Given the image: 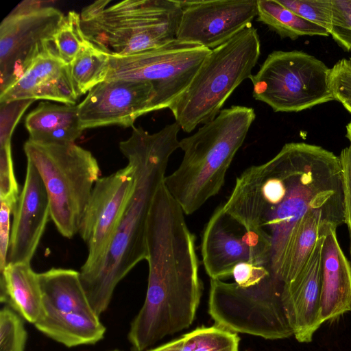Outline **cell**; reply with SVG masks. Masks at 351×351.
Returning a JSON list of instances; mask_svg holds the SVG:
<instances>
[{
	"label": "cell",
	"instance_id": "ffe728a7",
	"mask_svg": "<svg viewBox=\"0 0 351 351\" xmlns=\"http://www.w3.org/2000/svg\"><path fill=\"white\" fill-rule=\"evenodd\" d=\"M29 139L42 144L75 143L83 132L76 105L40 102L25 117Z\"/></svg>",
	"mask_w": 351,
	"mask_h": 351
},
{
	"label": "cell",
	"instance_id": "e575fe53",
	"mask_svg": "<svg viewBox=\"0 0 351 351\" xmlns=\"http://www.w3.org/2000/svg\"><path fill=\"white\" fill-rule=\"evenodd\" d=\"M0 272L7 265L10 241V214L16 203L8 199H0Z\"/></svg>",
	"mask_w": 351,
	"mask_h": 351
},
{
	"label": "cell",
	"instance_id": "277c9868",
	"mask_svg": "<svg viewBox=\"0 0 351 351\" xmlns=\"http://www.w3.org/2000/svg\"><path fill=\"white\" fill-rule=\"evenodd\" d=\"M255 118L254 108L232 106L180 141L182 160L164 182L185 215L196 212L219 192Z\"/></svg>",
	"mask_w": 351,
	"mask_h": 351
},
{
	"label": "cell",
	"instance_id": "9a60e30c",
	"mask_svg": "<svg viewBox=\"0 0 351 351\" xmlns=\"http://www.w3.org/2000/svg\"><path fill=\"white\" fill-rule=\"evenodd\" d=\"M77 107L83 130L111 125L133 128L139 117L159 110L156 94L150 83L128 80L98 84Z\"/></svg>",
	"mask_w": 351,
	"mask_h": 351
},
{
	"label": "cell",
	"instance_id": "7402d4cb",
	"mask_svg": "<svg viewBox=\"0 0 351 351\" xmlns=\"http://www.w3.org/2000/svg\"><path fill=\"white\" fill-rule=\"evenodd\" d=\"M34 325L46 336L68 348L95 344L104 338L106 332L105 326L93 312L44 311Z\"/></svg>",
	"mask_w": 351,
	"mask_h": 351
},
{
	"label": "cell",
	"instance_id": "52a82bcc",
	"mask_svg": "<svg viewBox=\"0 0 351 351\" xmlns=\"http://www.w3.org/2000/svg\"><path fill=\"white\" fill-rule=\"evenodd\" d=\"M27 160L38 170L45 186L51 219L58 232L70 239L80 227L100 168L92 153L75 143L42 144L28 139Z\"/></svg>",
	"mask_w": 351,
	"mask_h": 351
},
{
	"label": "cell",
	"instance_id": "ba28073f",
	"mask_svg": "<svg viewBox=\"0 0 351 351\" xmlns=\"http://www.w3.org/2000/svg\"><path fill=\"white\" fill-rule=\"evenodd\" d=\"M330 69L304 51H274L251 75L254 99L274 112H300L335 100Z\"/></svg>",
	"mask_w": 351,
	"mask_h": 351
},
{
	"label": "cell",
	"instance_id": "836d02e7",
	"mask_svg": "<svg viewBox=\"0 0 351 351\" xmlns=\"http://www.w3.org/2000/svg\"><path fill=\"white\" fill-rule=\"evenodd\" d=\"M342 171L344 223L351 236V143L339 156Z\"/></svg>",
	"mask_w": 351,
	"mask_h": 351
},
{
	"label": "cell",
	"instance_id": "7a4b0ae2",
	"mask_svg": "<svg viewBox=\"0 0 351 351\" xmlns=\"http://www.w3.org/2000/svg\"><path fill=\"white\" fill-rule=\"evenodd\" d=\"M164 182L154 197L147 224L149 267L144 304L128 332L133 351L188 328L199 306L202 283L195 237Z\"/></svg>",
	"mask_w": 351,
	"mask_h": 351
},
{
	"label": "cell",
	"instance_id": "d6986e66",
	"mask_svg": "<svg viewBox=\"0 0 351 351\" xmlns=\"http://www.w3.org/2000/svg\"><path fill=\"white\" fill-rule=\"evenodd\" d=\"M320 307L324 322L351 311V266L339 245L335 229L324 235Z\"/></svg>",
	"mask_w": 351,
	"mask_h": 351
},
{
	"label": "cell",
	"instance_id": "7c38bea8",
	"mask_svg": "<svg viewBox=\"0 0 351 351\" xmlns=\"http://www.w3.org/2000/svg\"><path fill=\"white\" fill-rule=\"evenodd\" d=\"M136 184L135 169L127 166L95 182L79 232L88 247L80 272L97 265L104 257L119 227Z\"/></svg>",
	"mask_w": 351,
	"mask_h": 351
},
{
	"label": "cell",
	"instance_id": "8fae6325",
	"mask_svg": "<svg viewBox=\"0 0 351 351\" xmlns=\"http://www.w3.org/2000/svg\"><path fill=\"white\" fill-rule=\"evenodd\" d=\"M63 16L44 1L25 0L5 17L0 25V94L40 56L56 53L53 38Z\"/></svg>",
	"mask_w": 351,
	"mask_h": 351
},
{
	"label": "cell",
	"instance_id": "ab89813d",
	"mask_svg": "<svg viewBox=\"0 0 351 351\" xmlns=\"http://www.w3.org/2000/svg\"><path fill=\"white\" fill-rule=\"evenodd\" d=\"M112 351H119V350H112Z\"/></svg>",
	"mask_w": 351,
	"mask_h": 351
},
{
	"label": "cell",
	"instance_id": "4fadbf2b",
	"mask_svg": "<svg viewBox=\"0 0 351 351\" xmlns=\"http://www.w3.org/2000/svg\"><path fill=\"white\" fill-rule=\"evenodd\" d=\"M201 253L210 279L232 276L234 267L242 262L263 266L269 271L268 247L258 235L224 211L222 205L213 212L204 228Z\"/></svg>",
	"mask_w": 351,
	"mask_h": 351
},
{
	"label": "cell",
	"instance_id": "f35d334b",
	"mask_svg": "<svg viewBox=\"0 0 351 351\" xmlns=\"http://www.w3.org/2000/svg\"><path fill=\"white\" fill-rule=\"evenodd\" d=\"M348 60H349L350 64V65H351V58H350L348 59Z\"/></svg>",
	"mask_w": 351,
	"mask_h": 351
},
{
	"label": "cell",
	"instance_id": "60d3db41",
	"mask_svg": "<svg viewBox=\"0 0 351 351\" xmlns=\"http://www.w3.org/2000/svg\"><path fill=\"white\" fill-rule=\"evenodd\" d=\"M350 254H351V247H350Z\"/></svg>",
	"mask_w": 351,
	"mask_h": 351
},
{
	"label": "cell",
	"instance_id": "74e56055",
	"mask_svg": "<svg viewBox=\"0 0 351 351\" xmlns=\"http://www.w3.org/2000/svg\"><path fill=\"white\" fill-rule=\"evenodd\" d=\"M346 136L351 143V121L346 125Z\"/></svg>",
	"mask_w": 351,
	"mask_h": 351
},
{
	"label": "cell",
	"instance_id": "1f68e13d",
	"mask_svg": "<svg viewBox=\"0 0 351 351\" xmlns=\"http://www.w3.org/2000/svg\"><path fill=\"white\" fill-rule=\"evenodd\" d=\"M19 192L10 142L0 146V199H8L16 204Z\"/></svg>",
	"mask_w": 351,
	"mask_h": 351
},
{
	"label": "cell",
	"instance_id": "5bb4252c",
	"mask_svg": "<svg viewBox=\"0 0 351 351\" xmlns=\"http://www.w3.org/2000/svg\"><path fill=\"white\" fill-rule=\"evenodd\" d=\"M176 39L210 50L245 29L257 16V0L179 1Z\"/></svg>",
	"mask_w": 351,
	"mask_h": 351
},
{
	"label": "cell",
	"instance_id": "d590c367",
	"mask_svg": "<svg viewBox=\"0 0 351 351\" xmlns=\"http://www.w3.org/2000/svg\"><path fill=\"white\" fill-rule=\"evenodd\" d=\"M269 275V271L263 266L242 262L234 267L232 276L237 285L246 288L258 284Z\"/></svg>",
	"mask_w": 351,
	"mask_h": 351
},
{
	"label": "cell",
	"instance_id": "30bf717a",
	"mask_svg": "<svg viewBox=\"0 0 351 351\" xmlns=\"http://www.w3.org/2000/svg\"><path fill=\"white\" fill-rule=\"evenodd\" d=\"M210 51L174 39L128 56L109 55L110 68L106 80L150 83L156 94L158 110L169 108L188 87Z\"/></svg>",
	"mask_w": 351,
	"mask_h": 351
},
{
	"label": "cell",
	"instance_id": "9c48e42d",
	"mask_svg": "<svg viewBox=\"0 0 351 351\" xmlns=\"http://www.w3.org/2000/svg\"><path fill=\"white\" fill-rule=\"evenodd\" d=\"M283 283L271 275L241 287L210 279L208 312L215 325L235 333L277 340L293 336L282 301Z\"/></svg>",
	"mask_w": 351,
	"mask_h": 351
},
{
	"label": "cell",
	"instance_id": "83f0119b",
	"mask_svg": "<svg viewBox=\"0 0 351 351\" xmlns=\"http://www.w3.org/2000/svg\"><path fill=\"white\" fill-rule=\"evenodd\" d=\"M27 339L21 316L4 306L0 311V351H24Z\"/></svg>",
	"mask_w": 351,
	"mask_h": 351
},
{
	"label": "cell",
	"instance_id": "3957f363",
	"mask_svg": "<svg viewBox=\"0 0 351 351\" xmlns=\"http://www.w3.org/2000/svg\"><path fill=\"white\" fill-rule=\"evenodd\" d=\"M180 128L176 121L154 134L133 127L130 136L119 143L121 152L134 167L135 188L104 257L90 269L80 271L90 306L98 316L108 308L118 283L147 259L149 210L166 177L169 158L180 148Z\"/></svg>",
	"mask_w": 351,
	"mask_h": 351
},
{
	"label": "cell",
	"instance_id": "2e32d148",
	"mask_svg": "<svg viewBox=\"0 0 351 351\" xmlns=\"http://www.w3.org/2000/svg\"><path fill=\"white\" fill-rule=\"evenodd\" d=\"M12 213L7 264L30 263L51 214L44 182L27 160L23 188Z\"/></svg>",
	"mask_w": 351,
	"mask_h": 351
},
{
	"label": "cell",
	"instance_id": "8992f818",
	"mask_svg": "<svg viewBox=\"0 0 351 351\" xmlns=\"http://www.w3.org/2000/svg\"><path fill=\"white\" fill-rule=\"evenodd\" d=\"M260 55L259 35L252 24L212 49L169 108L181 129L189 133L213 120L233 91L250 77Z\"/></svg>",
	"mask_w": 351,
	"mask_h": 351
},
{
	"label": "cell",
	"instance_id": "4316f807",
	"mask_svg": "<svg viewBox=\"0 0 351 351\" xmlns=\"http://www.w3.org/2000/svg\"><path fill=\"white\" fill-rule=\"evenodd\" d=\"M86 40L81 28L80 14L69 11L64 15L53 35L58 56L69 65Z\"/></svg>",
	"mask_w": 351,
	"mask_h": 351
},
{
	"label": "cell",
	"instance_id": "ac0fdd59",
	"mask_svg": "<svg viewBox=\"0 0 351 351\" xmlns=\"http://www.w3.org/2000/svg\"><path fill=\"white\" fill-rule=\"evenodd\" d=\"M65 64L56 52L40 56L11 86L0 94V103L45 99L75 105L79 98Z\"/></svg>",
	"mask_w": 351,
	"mask_h": 351
},
{
	"label": "cell",
	"instance_id": "d6a6232c",
	"mask_svg": "<svg viewBox=\"0 0 351 351\" xmlns=\"http://www.w3.org/2000/svg\"><path fill=\"white\" fill-rule=\"evenodd\" d=\"M34 100H14L0 103V146L11 142L13 131Z\"/></svg>",
	"mask_w": 351,
	"mask_h": 351
},
{
	"label": "cell",
	"instance_id": "44dd1931",
	"mask_svg": "<svg viewBox=\"0 0 351 351\" xmlns=\"http://www.w3.org/2000/svg\"><path fill=\"white\" fill-rule=\"evenodd\" d=\"M0 273L1 302L34 324L44 313L38 274L30 263H8Z\"/></svg>",
	"mask_w": 351,
	"mask_h": 351
},
{
	"label": "cell",
	"instance_id": "6da1fadb",
	"mask_svg": "<svg viewBox=\"0 0 351 351\" xmlns=\"http://www.w3.org/2000/svg\"><path fill=\"white\" fill-rule=\"evenodd\" d=\"M222 206L266 244L270 274L280 280L291 234L308 213L322 212L336 228L344 223L339 158L321 146L286 143L269 160L247 168Z\"/></svg>",
	"mask_w": 351,
	"mask_h": 351
},
{
	"label": "cell",
	"instance_id": "5b68a950",
	"mask_svg": "<svg viewBox=\"0 0 351 351\" xmlns=\"http://www.w3.org/2000/svg\"><path fill=\"white\" fill-rule=\"evenodd\" d=\"M181 13L178 0H99L80 14L88 40L110 56H123L176 39Z\"/></svg>",
	"mask_w": 351,
	"mask_h": 351
},
{
	"label": "cell",
	"instance_id": "484cf974",
	"mask_svg": "<svg viewBox=\"0 0 351 351\" xmlns=\"http://www.w3.org/2000/svg\"><path fill=\"white\" fill-rule=\"evenodd\" d=\"M69 68L74 88L80 97L106 80L110 56L87 40Z\"/></svg>",
	"mask_w": 351,
	"mask_h": 351
},
{
	"label": "cell",
	"instance_id": "f546056e",
	"mask_svg": "<svg viewBox=\"0 0 351 351\" xmlns=\"http://www.w3.org/2000/svg\"><path fill=\"white\" fill-rule=\"evenodd\" d=\"M302 18L315 23L329 32L332 14V0H278ZM330 34V33H329Z\"/></svg>",
	"mask_w": 351,
	"mask_h": 351
},
{
	"label": "cell",
	"instance_id": "8d00e7d4",
	"mask_svg": "<svg viewBox=\"0 0 351 351\" xmlns=\"http://www.w3.org/2000/svg\"><path fill=\"white\" fill-rule=\"evenodd\" d=\"M195 345L194 330L178 339L147 351H193Z\"/></svg>",
	"mask_w": 351,
	"mask_h": 351
},
{
	"label": "cell",
	"instance_id": "603a6c76",
	"mask_svg": "<svg viewBox=\"0 0 351 351\" xmlns=\"http://www.w3.org/2000/svg\"><path fill=\"white\" fill-rule=\"evenodd\" d=\"M45 311L93 312L82 284L80 271L53 267L38 274Z\"/></svg>",
	"mask_w": 351,
	"mask_h": 351
},
{
	"label": "cell",
	"instance_id": "f1b7e54d",
	"mask_svg": "<svg viewBox=\"0 0 351 351\" xmlns=\"http://www.w3.org/2000/svg\"><path fill=\"white\" fill-rule=\"evenodd\" d=\"M193 351H239V337L215 325L195 330Z\"/></svg>",
	"mask_w": 351,
	"mask_h": 351
},
{
	"label": "cell",
	"instance_id": "d4e9b609",
	"mask_svg": "<svg viewBox=\"0 0 351 351\" xmlns=\"http://www.w3.org/2000/svg\"><path fill=\"white\" fill-rule=\"evenodd\" d=\"M256 16L258 21L266 25L281 38L295 40L304 36L330 35L327 29L302 18L278 0H257Z\"/></svg>",
	"mask_w": 351,
	"mask_h": 351
},
{
	"label": "cell",
	"instance_id": "e0dca14e",
	"mask_svg": "<svg viewBox=\"0 0 351 351\" xmlns=\"http://www.w3.org/2000/svg\"><path fill=\"white\" fill-rule=\"evenodd\" d=\"M324 234L318 239L297 276L283 284V306L293 336L300 343L311 342L314 333L324 323L321 318L320 298L322 247Z\"/></svg>",
	"mask_w": 351,
	"mask_h": 351
},
{
	"label": "cell",
	"instance_id": "cb8c5ba5",
	"mask_svg": "<svg viewBox=\"0 0 351 351\" xmlns=\"http://www.w3.org/2000/svg\"><path fill=\"white\" fill-rule=\"evenodd\" d=\"M330 229H337L321 211L308 213L294 228L286 249L280 280L287 283L300 273L318 240Z\"/></svg>",
	"mask_w": 351,
	"mask_h": 351
},
{
	"label": "cell",
	"instance_id": "4dcf8cb0",
	"mask_svg": "<svg viewBox=\"0 0 351 351\" xmlns=\"http://www.w3.org/2000/svg\"><path fill=\"white\" fill-rule=\"evenodd\" d=\"M330 35L345 51L351 52V0H332Z\"/></svg>",
	"mask_w": 351,
	"mask_h": 351
}]
</instances>
